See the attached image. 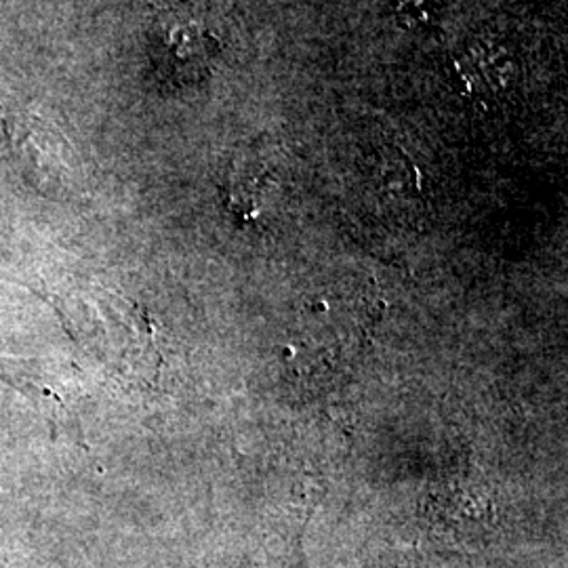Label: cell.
Masks as SVG:
<instances>
[{
    "label": "cell",
    "mask_w": 568,
    "mask_h": 568,
    "mask_svg": "<svg viewBox=\"0 0 568 568\" xmlns=\"http://www.w3.org/2000/svg\"><path fill=\"white\" fill-rule=\"evenodd\" d=\"M453 72L466 98L495 100L511 91L518 77V63L506 44L474 39L455 53Z\"/></svg>",
    "instance_id": "obj_2"
},
{
    "label": "cell",
    "mask_w": 568,
    "mask_h": 568,
    "mask_svg": "<svg viewBox=\"0 0 568 568\" xmlns=\"http://www.w3.org/2000/svg\"><path fill=\"white\" fill-rule=\"evenodd\" d=\"M150 58L164 81L201 82L222 58V39L187 0H166L150 26Z\"/></svg>",
    "instance_id": "obj_1"
},
{
    "label": "cell",
    "mask_w": 568,
    "mask_h": 568,
    "mask_svg": "<svg viewBox=\"0 0 568 568\" xmlns=\"http://www.w3.org/2000/svg\"><path fill=\"white\" fill-rule=\"evenodd\" d=\"M443 7V0H394V9L400 21L408 28L424 26Z\"/></svg>",
    "instance_id": "obj_5"
},
{
    "label": "cell",
    "mask_w": 568,
    "mask_h": 568,
    "mask_svg": "<svg viewBox=\"0 0 568 568\" xmlns=\"http://www.w3.org/2000/svg\"><path fill=\"white\" fill-rule=\"evenodd\" d=\"M4 131L11 150L42 175H53L60 164V133L53 122L32 110H18L4 116Z\"/></svg>",
    "instance_id": "obj_3"
},
{
    "label": "cell",
    "mask_w": 568,
    "mask_h": 568,
    "mask_svg": "<svg viewBox=\"0 0 568 568\" xmlns=\"http://www.w3.org/2000/svg\"><path fill=\"white\" fill-rule=\"evenodd\" d=\"M276 182L270 169L257 159H236L225 178L227 206L243 220H255L264 213Z\"/></svg>",
    "instance_id": "obj_4"
}]
</instances>
